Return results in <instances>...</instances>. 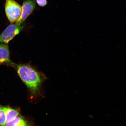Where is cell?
Listing matches in <instances>:
<instances>
[{
	"mask_svg": "<svg viewBox=\"0 0 126 126\" xmlns=\"http://www.w3.org/2000/svg\"><path fill=\"white\" fill-rule=\"evenodd\" d=\"M17 73L33 97L40 94L41 87L47 78L43 72L29 64H15L13 66Z\"/></svg>",
	"mask_w": 126,
	"mask_h": 126,
	"instance_id": "cell-1",
	"label": "cell"
},
{
	"mask_svg": "<svg viewBox=\"0 0 126 126\" xmlns=\"http://www.w3.org/2000/svg\"><path fill=\"white\" fill-rule=\"evenodd\" d=\"M5 9L6 16L11 23L16 22L20 18L22 7L15 0H6Z\"/></svg>",
	"mask_w": 126,
	"mask_h": 126,
	"instance_id": "cell-2",
	"label": "cell"
},
{
	"mask_svg": "<svg viewBox=\"0 0 126 126\" xmlns=\"http://www.w3.org/2000/svg\"><path fill=\"white\" fill-rule=\"evenodd\" d=\"M24 25L17 26L15 24L9 25L0 34V44H7L23 30Z\"/></svg>",
	"mask_w": 126,
	"mask_h": 126,
	"instance_id": "cell-3",
	"label": "cell"
},
{
	"mask_svg": "<svg viewBox=\"0 0 126 126\" xmlns=\"http://www.w3.org/2000/svg\"><path fill=\"white\" fill-rule=\"evenodd\" d=\"M35 0H23L22 7V13L18 20L15 24L20 26L26 19L28 16L32 13L36 7Z\"/></svg>",
	"mask_w": 126,
	"mask_h": 126,
	"instance_id": "cell-4",
	"label": "cell"
},
{
	"mask_svg": "<svg viewBox=\"0 0 126 126\" xmlns=\"http://www.w3.org/2000/svg\"><path fill=\"white\" fill-rule=\"evenodd\" d=\"M15 64L10 59V52L7 44H0V65L13 67Z\"/></svg>",
	"mask_w": 126,
	"mask_h": 126,
	"instance_id": "cell-5",
	"label": "cell"
},
{
	"mask_svg": "<svg viewBox=\"0 0 126 126\" xmlns=\"http://www.w3.org/2000/svg\"><path fill=\"white\" fill-rule=\"evenodd\" d=\"M5 126H33L32 124L20 115L11 122L6 123Z\"/></svg>",
	"mask_w": 126,
	"mask_h": 126,
	"instance_id": "cell-6",
	"label": "cell"
},
{
	"mask_svg": "<svg viewBox=\"0 0 126 126\" xmlns=\"http://www.w3.org/2000/svg\"><path fill=\"white\" fill-rule=\"evenodd\" d=\"M4 107L6 114V123L13 120L20 115V111L18 109L8 106Z\"/></svg>",
	"mask_w": 126,
	"mask_h": 126,
	"instance_id": "cell-7",
	"label": "cell"
},
{
	"mask_svg": "<svg viewBox=\"0 0 126 126\" xmlns=\"http://www.w3.org/2000/svg\"><path fill=\"white\" fill-rule=\"evenodd\" d=\"M6 123V116L4 107L0 105V126H5Z\"/></svg>",
	"mask_w": 126,
	"mask_h": 126,
	"instance_id": "cell-8",
	"label": "cell"
},
{
	"mask_svg": "<svg viewBox=\"0 0 126 126\" xmlns=\"http://www.w3.org/2000/svg\"><path fill=\"white\" fill-rule=\"evenodd\" d=\"M36 2L38 5L41 7H44L47 4V0H36Z\"/></svg>",
	"mask_w": 126,
	"mask_h": 126,
	"instance_id": "cell-9",
	"label": "cell"
}]
</instances>
